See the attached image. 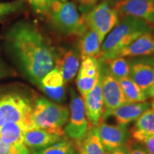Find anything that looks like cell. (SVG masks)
I'll return each instance as SVG.
<instances>
[{
	"mask_svg": "<svg viewBox=\"0 0 154 154\" xmlns=\"http://www.w3.org/2000/svg\"><path fill=\"white\" fill-rule=\"evenodd\" d=\"M7 39L26 74L31 80L39 84L43 77L54 67L56 50L29 22L14 24L7 32Z\"/></svg>",
	"mask_w": 154,
	"mask_h": 154,
	"instance_id": "1",
	"label": "cell"
},
{
	"mask_svg": "<svg viewBox=\"0 0 154 154\" xmlns=\"http://www.w3.org/2000/svg\"><path fill=\"white\" fill-rule=\"evenodd\" d=\"M151 27L141 19L124 17L102 42L99 61L104 62L118 57L123 49L142 34L151 32Z\"/></svg>",
	"mask_w": 154,
	"mask_h": 154,
	"instance_id": "2",
	"label": "cell"
},
{
	"mask_svg": "<svg viewBox=\"0 0 154 154\" xmlns=\"http://www.w3.org/2000/svg\"><path fill=\"white\" fill-rule=\"evenodd\" d=\"M47 14L54 29L63 34L80 36L87 27L85 15L72 2L56 0Z\"/></svg>",
	"mask_w": 154,
	"mask_h": 154,
	"instance_id": "3",
	"label": "cell"
},
{
	"mask_svg": "<svg viewBox=\"0 0 154 154\" xmlns=\"http://www.w3.org/2000/svg\"><path fill=\"white\" fill-rule=\"evenodd\" d=\"M69 118V110L66 106L52 103L44 98L36 100L34 107L33 120L36 128L63 136V126Z\"/></svg>",
	"mask_w": 154,
	"mask_h": 154,
	"instance_id": "4",
	"label": "cell"
},
{
	"mask_svg": "<svg viewBox=\"0 0 154 154\" xmlns=\"http://www.w3.org/2000/svg\"><path fill=\"white\" fill-rule=\"evenodd\" d=\"M34 109L29 101L18 94L0 98V127L7 122L19 124L24 131L36 128L33 120Z\"/></svg>",
	"mask_w": 154,
	"mask_h": 154,
	"instance_id": "5",
	"label": "cell"
},
{
	"mask_svg": "<svg viewBox=\"0 0 154 154\" xmlns=\"http://www.w3.org/2000/svg\"><path fill=\"white\" fill-rule=\"evenodd\" d=\"M69 118L64 131L75 143L82 141L91 129L83 98L74 89L70 91Z\"/></svg>",
	"mask_w": 154,
	"mask_h": 154,
	"instance_id": "6",
	"label": "cell"
},
{
	"mask_svg": "<svg viewBox=\"0 0 154 154\" xmlns=\"http://www.w3.org/2000/svg\"><path fill=\"white\" fill-rule=\"evenodd\" d=\"M86 25L95 31L103 42L107 34L119 22V15L115 9L102 1L85 15Z\"/></svg>",
	"mask_w": 154,
	"mask_h": 154,
	"instance_id": "7",
	"label": "cell"
},
{
	"mask_svg": "<svg viewBox=\"0 0 154 154\" xmlns=\"http://www.w3.org/2000/svg\"><path fill=\"white\" fill-rule=\"evenodd\" d=\"M100 62V76L101 80L102 95H103L104 113L103 116V121L109 117L110 113L127 103L124 93L121 89L119 81L115 79L109 72L107 65Z\"/></svg>",
	"mask_w": 154,
	"mask_h": 154,
	"instance_id": "8",
	"label": "cell"
},
{
	"mask_svg": "<svg viewBox=\"0 0 154 154\" xmlns=\"http://www.w3.org/2000/svg\"><path fill=\"white\" fill-rule=\"evenodd\" d=\"M129 77L148 99L154 96V57H134L129 61Z\"/></svg>",
	"mask_w": 154,
	"mask_h": 154,
	"instance_id": "9",
	"label": "cell"
},
{
	"mask_svg": "<svg viewBox=\"0 0 154 154\" xmlns=\"http://www.w3.org/2000/svg\"><path fill=\"white\" fill-rule=\"evenodd\" d=\"M119 16L132 17L154 25V0H126L115 8Z\"/></svg>",
	"mask_w": 154,
	"mask_h": 154,
	"instance_id": "10",
	"label": "cell"
},
{
	"mask_svg": "<svg viewBox=\"0 0 154 154\" xmlns=\"http://www.w3.org/2000/svg\"><path fill=\"white\" fill-rule=\"evenodd\" d=\"M83 99L90 127L93 128L99 126L103 121V116L104 113L101 76L93 89L86 94Z\"/></svg>",
	"mask_w": 154,
	"mask_h": 154,
	"instance_id": "11",
	"label": "cell"
},
{
	"mask_svg": "<svg viewBox=\"0 0 154 154\" xmlns=\"http://www.w3.org/2000/svg\"><path fill=\"white\" fill-rule=\"evenodd\" d=\"M96 128L105 150L116 149L128 142V131L127 126L112 125L102 121Z\"/></svg>",
	"mask_w": 154,
	"mask_h": 154,
	"instance_id": "12",
	"label": "cell"
},
{
	"mask_svg": "<svg viewBox=\"0 0 154 154\" xmlns=\"http://www.w3.org/2000/svg\"><path fill=\"white\" fill-rule=\"evenodd\" d=\"M54 66L61 73L65 83L72 82L79 72V57L74 50L60 48L56 51Z\"/></svg>",
	"mask_w": 154,
	"mask_h": 154,
	"instance_id": "13",
	"label": "cell"
},
{
	"mask_svg": "<svg viewBox=\"0 0 154 154\" xmlns=\"http://www.w3.org/2000/svg\"><path fill=\"white\" fill-rule=\"evenodd\" d=\"M64 84L61 73L54 68L43 77L38 85L48 97L56 102L61 103L66 99Z\"/></svg>",
	"mask_w": 154,
	"mask_h": 154,
	"instance_id": "14",
	"label": "cell"
},
{
	"mask_svg": "<svg viewBox=\"0 0 154 154\" xmlns=\"http://www.w3.org/2000/svg\"><path fill=\"white\" fill-rule=\"evenodd\" d=\"M151 103L146 101L136 103H126L117 108L110 113L114 117L119 125L127 126L128 124L136 121L144 111L150 109Z\"/></svg>",
	"mask_w": 154,
	"mask_h": 154,
	"instance_id": "15",
	"label": "cell"
},
{
	"mask_svg": "<svg viewBox=\"0 0 154 154\" xmlns=\"http://www.w3.org/2000/svg\"><path fill=\"white\" fill-rule=\"evenodd\" d=\"M154 54V38L151 32L142 34L123 49L119 57H139Z\"/></svg>",
	"mask_w": 154,
	"mask_h": 154,
	"instance_id": "16",
	"label": "cell"
},
{
	"mask_svg": "<svg viewBox=\"0 0 154 154\" xmlns=\"http://www.w3.org/2000/svg\"><path fill=\"white\" fill-rule=\"evenodd\" d=\"M23 128L19 124L7 122L0 127V139L4 143L17 148L20 154H30L25 145Z\"/></svg>",
	"mask_w": 154,
	"mask_h": 154,
	"instance_id": "17",
	"label": "cell"
},
{
	"mask_svg": "<svg viewBox=\"0 0 154 154\" xmlns=\"http://www.w3.org/2000/svg\"><path fill=\"white\" fill-rule=\"evenodd\" d=\"M63 136L51 134L43 129L34 128L24 132L25 145L33 150L44 149L63 139Z\"/></svg>",
	"mask_w": 154,
	"mask_h": 154,
	"instance_id": "18",
	"label": "cell"
},
{
	"mask_svg": "<svg viewBox=\"0 0 154 154\" xmlns=\"http://www.w3.org/2000/svg\"><path fill=\"white\" fill-rule=\"evenodd\" d=\"M102 42L95 31L87 27L79 36V50L82 59L87 57L99 58Z\"/></svg>",
	"mask_w": 154,
	"mask_h": 154,
	"instance_id": "19",
	"label": "cell"
},
{
	"mask_svg": "<svg viewBox=\"0 0 154 154\" xmlns=\"http://www.w3.org/2000/svg\"><path fill=\"white\" fill-rule=\"evenodd\" d=\"M79 154H105L106 150L100 140L97 128L93 127L82 141L75 143Z\"/></svg>",
	"mask_w": 154,
	"mask_h": 154,
	"instance_id": "20",
	"label": "cell"
},
{
	"mask_svg": "<svg viewBox=\"0 0 154 154\" xmlns=\"http://www.w3.org/2000/svg\"><path fill=\"white\" fill-rule=\"evenodd\" d=\"M127 103H136L147 101L148 98L141 89L129 76L119 80Z\"/></svg>",
	"mask_w": 154,
	"mask_h": 154,
	"instance_id": "21",
	"label": "cell"
},
{
	"mask_svg": "<svg viewBox=\"0 0 154 154\" xmlns=\"http://www.w3.org/2000/svg\"><path fill=\"white\" fill-rule=\"evenodd\" d=\"M76 151L74 143L67 138H63L44 149L33 150L32 154H73Z\"/></svg>",
	"mask_w": 154,
	"mask_h": 154,
	"instance_id": "22",
	"label": "cell"
},
{
	"mask_svg": "<svg viewBox=\"0 0 154 154\" xmlns=\"http://www.w3.org/2000/svg\"><path fill=\"white\" fill-rule=\"evenodd\" d=\"M104 63L107 65L110 74L118 81L129 76V61L126 60L125 57L118 56L104 61Z\"/></svg>",
	"mask_w": 154,
	"mask_h": 154,
	"instance_id": "23",
	"label": "cell"
},
{
	"mask_svg": "<svg viewBox=\"0 0 154 154\" xmlns=\"http://www.w3.org/2000/svg\"><path fill=\"white\" fill-rule=\"evenodd\" d=\"M132 131L154 135V111L152 109L142 113L136 121Z\"/></svg>",
	"mask_w": 154,
	"mask_h": 154,
	"instance_id": "24",
	"label": "cell"
},
{
	"mask_svg": "<svg viewBox=\"0 0 154 154\" xmlns=\"http://www.w3.org/2000/svg\"><path fill=\"white\" fill-rule=\"evenodd\" d=\"M100 72V62L96 57H87L82 59L80 68L79 69L78 76L92 77Z\"/></svg>",
	"mask_w": 154,
	"mask_h": 154,
	"instance_id": "25",
	"label": "cell"
},
{
	"mask_svg": "<svg viewBox=\"0 0 154 154\" xmlns=\"http://www.w3.org/2000/svg\"><path fill=\"white\" fill-rule=\"evenodd\" d=\"M99 76L100 72L97 75L92 77L77 76L76 81V87L82 98H84L86 94L93 89L99 80Z\"/></svg>",
	"mask_w": 154,
	"mask_h": 154,
	"instance_id": "26",
	"label": "cell"
},
{
	"mask_svg": "<svg viewBox=\"0 0 154 154\" xmlns=\"http://www.w3.org/2000/svg\"><path fill=\"white\" fill-rule=\"evenodd\" d=\"M132 137L136 141L143 144L149 154H154V135L138 131H131Z\"/></svg>",
	"mask_w": 154,
	"mask_h": 154,
	"instance_id": "27",
	"label": "cell"
},
{
	"mask_svg": "<svg viewBox=\"0 0 154 154\" xmlns=\"http://www.w3.org/2000/svg\"><path fill=\"white\" fill-rule=\"evenodd\" d=\"M56 0H29L34 11L37 14H46Z\"/></svg>",
	"mask_w": 154,
	"mask_h": 154,
	"instance_id": "28",
	"label": "cell"
},
{
	"mask_svg": "<svg viewBox=\"0 0 154 154\" xmlns=\"http://www.w3.org/2000/svg\"><path fill=\"white\" fill-rule=\"evenodd\" d=\"M22 5L20 2L0 3V19L17 11Z\"/></svg>",
	"mask_w": 154,
	"mask_h": 154,
	"instance_id": "29",
	"label": "cell"
},
{
	"mask_svg": "<svg viewBox=\"0 0 154 154\" xmlns=\"http://www.w3.org/2000/svg\"><path fill=\"white\" fill-rule=\"evenodd\" d=\"M77 7L83 14L86 15L95 6L98 5L99 0H75Z\"/></svg>",
	"mask_w": 154,
	"mask_h": 154,
	"instance_id": "30",
	"label": "cell"
},
{
	"mask_svg": "<svg viewBox=\"0 0 154 154\" xmlns=\"http://www.w3.org/2000/svg\"><path fill=\"white\" fill-rule=\"evenodd\" d=\"M20 153L15 146L6 144L0 139V154H15Z\"/></svg>",
	"mask_w": 154,
	"mask_h": 154,
	"instance_id": "31",
	"label": "cell"
},
{
	"mask_svg": "<svg viewBox=\"0 0 154 154\" xmlns=\"http://www.w3.org/2000/svg\"><path fill=\"white\" fill-rule=\"evenodd\" d=\"M129 149V142L127 143L112 150H106L105 154H128Z\"/></svg>",
	"mask_w": 154,
	"mask_h": 154,
	"instance_id": "32",
	"label": "cell"
},
{
	"mask_svg": "<svg viewBox=\"0 0 154 154\" xmlns=\"http://www.w3.org/2000/svg\"><path fill=\"white\" fill-rule=\"evenodd\" d=\"M128 154H149L146 149L141 147L133 148L131 143H129V149H128Z\"/></svg>",
	"mask_w": 154,
	"mask_h": 154,
	"instance_id": "33",
	"label": "cell"
},
{
	"mask_svg": "<svg viewBox=\"0 0 154 154\" xmlns=\"http://www.w3.org/2000/svg\"><path fill=\"white\" fill-rule=\"evenodd\" d=\"M103 1L106 2L111 7L115 9L117 6H119V5H121V3L126 2V0H103Z\"/></svg>",
	"mask_w": 154,
	"mask_h": 154,
	"instance_id": "34",
	"label": "cell"
},
{
	"mask_svg": "<svg viewBox=\"0 0 154 154\" xmlns=\"http://www.w3.org/2000/svg\"><path fill=\"white\" fill-rule=\"evenodd\" d=\"M153 101H152V103H151V106L152 107V109L154 111V96H153Z\"/></svg>",
	"mask_w": 154,
	"mask_h": 154,
	"instance_id": "35",
	"label": "cell"
},
{
	"mask_svg": "<svg viewBox=\"0 0 154 154\" xmlns=\"http://www.w3.org/2000/svg\"><path fill=\"white\" fill-rule=\"evenodd\" d=\"M151 31H152V35H153V38H154V25L151 26Z\"/></svg>",
	"mask_w": 154,
	"mask_h": 154,
	"instance_id": "36",
	"label": "cell"
},
{
	"mask_svg": "<svg viewBox=\"0 0 154 154\" xmlns=\"http://www.w3.org/2000/svg\"><path fill=\"white\" fill-rule=\"evenodd\" d=\"M58 1H60V2H66V1H69V0H58Z\"/></svg>",
	"mask_w": 154,
	"mask_h": 154,
	"instance_id": "37",
	"label": "cell"
},
{
	"mask_svg": "<svg viewBox=\"0 0 154 154\" xmlns=\"http://www.w3.org/2000/svg\"><path fill=\"white\" fill-rule=\"evenodd\" d=\"M73 154H79V153L78 151H76V152H75V153H73Z\"/></svg>",
	"mask_w": 154,
	"mask_h": 154,
	"instance_id": "38",
	"label": "cell"
},
{
	"mask_svg": "<svg viewBox=\"0 0 154 154\" xmlns=\"http://www.w3.org/2000/svg\"><path fill=\"white\" fill-rule=\"evenodd\" d=\"M2 76V72H1V71H0V76Z\"/></svg>",
	"mask_w": 154,
	"mask_h": 154,
	"instance_id": "39",
	"label": "cell"
},
{
	"mask_svg": "<svg viewBox=\"0 0 154 154\" xmlns=\"http://www.w3.org/2000/svg\"><path fill=\"white\" fill-rule=\"evenodd\" d=\"M15 154H20V153H15Z\"/></svg>",
	"mask_w": 154,
	"mask_h": 154,
	"instance_id": "40",
	"label": "cell"
}]
</instances>
